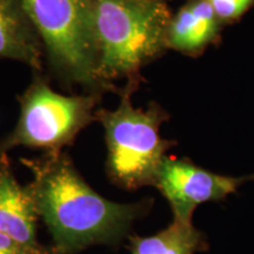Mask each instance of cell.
Returning a JSON list of instances; mask_svg holds the SVG:
<instances>
[{
    "instance_id": "1",
    "label": "cell",
    "mask_w": 254,
    "mask_h": 254,
    "mask_svg": "<svg viewBox=\"0 0 254 254\" xmlns=\"http://www.w3.org/2000/svg\"><path fill=\"white\" fill-rule=\"evenodd\" d=\"M21 161L33 174L26 189L38 217L52 234L57 254H74L95 244L118 243L146 207L118 204L98 194L63 152Z\"/></svg>"
},
{
    "instance_id": "2",
    "label": "cell",
    "mask_w": 254,
    "mask_h": 254,
    "mask_svg": "<svg viewBox=\"0 0 254 254\" xmlns=\"http://www.w3.org/2000/svg\"><path fill=\"white\" fill-rule=\"evenodd\" d=\"M98 75L105 90L166 52L171 13L166 0H92Z\"/></svg>"
},
{
    "instance_id": "3",
    "label": "cell",
    "mask_w": 254,
    "mask_h": 254,
    "mask_svg": "<svg viewBox=\"0 0 254 254\" xmlns=\"http://www.w3.org/2000/svg\"><path fill=\"white\" fill-rule=\"evenodd\" d=\"M140 77L128 79L119 91L120 103L114 110H97L107 147V173L111 180L125 190L154 186L166 152L176 142L161 138L160 127L170 116L159 104L135 109L132 95Z\"/></svg>"
},
{
    "instance_id": "4",
    "label": "cell",
    "mask_w": 254,
    "mask_h": 254,
    "mask_svg": "<svg viewBox=\"0 0 254 254\" xmlns=\"http://www.w3.org/2000/svg\"><path fill=\"white\" fill-rule=\"evenodd\" d=\"M52 71L63 81L103 93L92 0H21Z\"/></svg>"
},
{
    "instance_id": "5",
    "label": "cell",
    "mask_w": 254,
    "mask_h": 254,
    "mask_svg": "<svg viewBox=\"0 0 254 254\" xmlns=\"http://www.w3.org/2000/svg\"><path fill=\"white\" fill-rule=\"evenodd\" d=\"M34 74L30 86L18 97V123L0 145V153L18 146L59 153L85 127L97 122L100 93L64 95L53 90L40 72Z\"/></svg>"
},
{
    "instance_id": "6",
    "label": "cell",
    "mask_w": 254,
    "mask_h": 254,
    "mask_svg": "<svg viewBox=\"0 0 254 254\" xmlns=\"http://www.w3.org/2000/svg\"><path fill=\"white\" fill-rule=\"evenodd\" d=\"M251 180H254V174L238 178L220 176L196 166L189 159L166 155L159 168L154 187L167 199L174 221L193 225V212L199 205L224 200Z\"/></svg>"
},
{
    "instance_id": "7",
    "label": "cell",
    "mask_w": 254,
    "mask_h": 254,
    "mask_svg": "<svg viewBox=\"0 0 254 254\" xmlns=\"http://www.w3.org/2000/svg\"><path fill=\"white\" fill-rule=\"evenodd\" d=\"M224 27L206 0H186L168 23L167 50L196 58L220 40Z\"/></svg>"
},
{
    "instance_id": "8",
    "label": "cell",
    "mask_w": 254,
    "mask_h": 254,
    "mask_svg": "<svg viewBox=\"0 0 254 254\" xmlns=\"http://www.w3.org/2000/svg\"><path fill=\"white\" fill-rule=\"evenodd\" d=\"M38 213L26 187L19 185L6 153H0V232L34 252L45 254L37 240Z\"/></svg>"
},
{
    "instance_id": "9",
    "label": "cell",
    "mask_w": 254,
    "mask_h": 254,
    "mask_svg": "<svg viewBox=\"0 0 254 254\" xmlns=\"http://www.w3.org/2000/svg\"><path fill=\"white\" fill-rule=\"evenodd\" d=\"M43 44L21 0H0V59L23 63L40 72Z\"/></svg>"
},
{
    "instance_id": "10",
    "label": "cell",
    "mask_w": 254,
    "mask_h": 254,
    "mask_svg": "<svg viewBox=\"0 0 254 254\" xmlns=\"http://www.w3.org/2000/svg\"><path fill=\"white\" fill-rule=\"evenodd\" d=\"M132 254H195L208 249L205 234L193 225L174 221L152 237H132Z\"/></svg>"
},
{
    "instance_id": "11",
    "label": "cell",
    "mask_w": 254,
    "mask_h": 254,
    "mask_svg": "<svg viewBox=\"0 0 254 254\" xmlns=\"http://www.w3.org/2000/svg\"><path fill=\"white\" fill-rule=\"evenodd\" d=\"M213 8L219 20L224 26L239 21L251 8L254 7V0H206Z\"/></svg>"
},
{
    "instance_id": "12",
    "label": "cell",
    "mask_w": 254,
    "mask_h": 254,
    "mask_svg": "<svg viewBox=\"0 0 254 254\" xmlns=\"http://www.w3.org/2000/svg\"><path fill=\"white\" fill-rule=\"evenodd\" d=\"M0 254H40L0 232Z\"/></svg>"
}]
</instances>
